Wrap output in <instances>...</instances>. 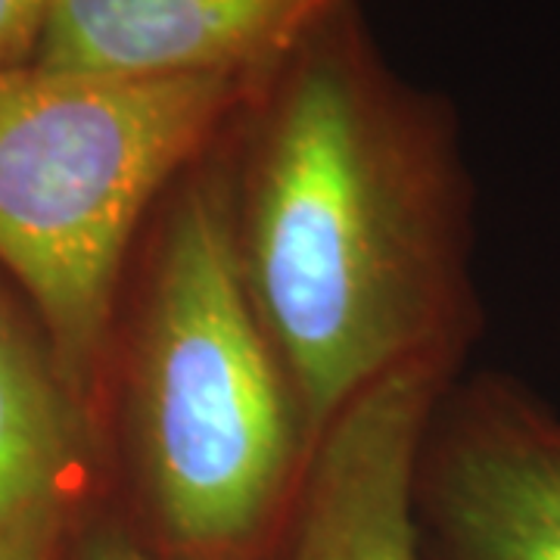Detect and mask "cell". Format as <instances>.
<instances>
[{
	"label": "cell",
	"instance_id": "obj_1",
	"mask_svg": "<svg viewBox=\"0 0 560 560\" xmlns=\"http://www.w3.org/2000/svg\"><path fill=\"white\" fill-rule=\"evenodd\" d=\"M231 175L243 283L308 445L405 364L458 371L477 334L455 109L342 7L256 84Z\"/></svg>",
	"mask_w": 560,
	"mask_h": 560
},
{
	"label": "cell",
	"instance_id": "obj_2",
	"mask_svg": "<svg viewBox=\"0 0 560 560\" xmlns=\"http://www.w3.org/2000/svg\"><path fill=\"white\" fill-rule=\"evenodd\" d=\"M221 138L150 256L128 374L138 539L168 560H275L312 445L243 283Z\"/></svg>",
	"mask_w": 560,
	"mask_h": 560
},
{
	"label": "cell",
	"instance_id": "obj_3",
	"mask_svg": "<svg viewBox=\"0 0 560 560\" xmlns=\"http://www.w3.org/2000/svg\"><path fill=\"white\" fill-rule=\"evenodd\" d=\"M261 75L0 69V265L38 308L81 415L143 212L215 147Z\"/></svg>",
	"mask_w": 560,
	"mask_h": 560
},
{
	"label": "cell",
	"instance_id": "obj_4",
	"mask_svg": "<svg viewBox=\"0 0 560 560\" xmlns=\"http://www.w3.org/2000/svg\"><path fill=\"white\" fill-rule=\"evenodd\" d=\"M420 560H560V415L501 374L455 381L415 474Z\"/></svg>",
	"mask_w": 560,
	"mask_h": 560
},
{
	"label": "cell",
	"instance_id": "obj_5",
	"mask_svg": "<svg viewBox=\"0 0 560 560\" xmlns=\"http://www.w3.org/2000/svg\"><path fill=\"white\" fill-rule=\"evenodd\" d=\"M455 381V368L418 361L349 401L308 448L275 560H420V445Z\"/></svg>",
	"mask_w": 560,
	"mask_h": 560
},
{
	"label": "cell",
	"instance_id": "obj_6",
	"mask_svg": "<svg viewBox=\"0 0 560 560\" xmlns=\"http://www.w3.org/2000/svg\"><path fill=\"white\" fill-rule=\"evenodd\" d=\"M359 0H50L35 60L101 75H259Z\"/></svg>",
	"mask_w": 560,
	"mask_h": 560
},
{
	"label": "cell",
	"instance_id": "obj_7",
	"mask_svg": "<svg viewBox=\"0 0 560 560\" xmlns=\"http://www.w3.org/2000/svg\"><path fill=\"white\" fill-rule=\"evenodd\" d=\"M81 411L0 305V560H60L72 526Z\"/></svg>",
	"mask_w": 560,
	"mask_h": 560
},
{
	"label": "cell",
	"instance_id": "obj_8",
	"mask_svg": "<svg viewBox=\"0 0 560 560\" xmlns=\"http://www.w3.org/2000/svg\"><path fill=\"white\" fill-rule=\"evenodd\" d=\"M50 0H0V69L35 60Z\"/></svg>",
	"mask_w": 560,
	"mask_h": 560
},
{
	"label": "cell",
	"instance_id": "obj_9",
	"mask_svg": "<svg viewBox=\"0 0 560 560\" xmlns=\"http://www.w3.org/2000/svg\"><path fill=\"white\" fill-rule=\"evenodd\" d=\"M60 560H168L153 551L138 533H128L121 526H94L84 529L72 545H62Z\"/></svg>",
	"mask_w": 560,
	"mask_h": 560
}]
</instances>
